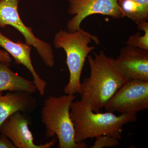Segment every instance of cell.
<instances>
[{"instance_id": "1", "label": "cell", "mask_w": 148, "mask_h": 148, "mask_svg": "<svg viewBox=\"0 0 148 148\" xmlns=\"http://www.w3.org/2000/svg\"><path fill=\"white\" fill-rule=\"evenodd\" d=\"M88 56L90 75L81 83V100L95 112H100L113 95L128 80L115 62L103 51Z\"/></svg>"}, {"instance_id": "2", "label": "cell", "mask_w": 148, "mask_h": 148, "mask_svg": "<svg viewBox=\"0 0 148 148\" xmlns=\"http://www.w3.org/2000/svg\"><path fill=\"white\" fill-rule=\"evenodd\" d=\"M70 116L73 124L75 141L79 143L89 138L108 135L120 140L125 125L137 120V114L114 113H96L81 99L73 102L70 107Z\"/></svg>"}, {"instance_id": "3", "label": "cell", "mask_w": 148, "mask_h": 148, "mask_svg": "<svg viewBox=\"0 0 148 148\" xmlns=\"http://www.w3.org/2000/svg\"><path fill=\"white\" fill-rule=\"evenodd\" d=\"M92 40L96 44L100 43L98 37L82 29L73 33L61 29L54 36L53 45L56 48L65 51L70 73L69 82L64 88L65 94H79L81 77L86 59L95 49L94 47L88 46Z\"/></svg>"}, {"instance_id": "4", "label": "cell", "mask_w": 148, "mask_h": 148, "mask_svg": "<svg viewBox=\"0 0 148 148\" xmlns=\"http://www.w3.org/2000/svg\"><path fill=\"white\" fill-rule=\"evenodd\" d=\"M77 95L66 94L49 96L41 111L42 121L45 127L46 138L57 136L59 148H87L84 142L76 143L74 125L70 116L71 104Z\"/></svg>"}, {"instance_id": "5", "label": "cell", "mask_w": 148, "mask_h": 148, "mask_svg": "<svg viewBox=\"0 0 148 148\" xmlns=\"http://www.w3.org/2000/svg\"><path fill=\"white\" fill-rule=\"evenodd\" d=\"M18 3L19 0H0V29L11 26L17 29L26 43L36 49L46 66L52 68L55 61L51 45L36 37L32 28L23 23L18 13Z\"/></svg>"}, {"instance_id": "6", "label": "cell", "mask_w": 148, "mask_h": 148, "mask_svg": "<svg viewBox=\"0 0 148 148\" xmlns=\"http://www.w3.org/2000/svg\"><path fill=\"white\" fill-rule=\"evenodd\" d=\"M107 112L137 114L148 108V82L129 79L106 104Z\"/></svg>"}, {"instance_id": "7", "label": "cell", "mask_w": 148, "mask_h": 148, "mask_svg": "<svg viewBox=\"0 0 148 148\" xmlns=\"http://www.w3.org/2000/svg\"><path fill=\"white\" fill-rule=\"evenodd\" d=\"M68 13L74 17L67 22L68 32L73 33L81 29V24L90 15L100 14L116 19L124 18L118 0H69Z\"/></svg>"}, {"instance_id": "8", "label": "cell", "mask_w": 148, "mask_h": 148, "mask_svg": "<svg viewBox=\"0 0 148 148\" xmlns=\"http://www.w3.org/2000/svg\"><path fill=\"white\" fill-rule=\"evenodd\" d=\"M32 123L29 114L17 111L11 115L0 126V133L12 142L16 148H50L56 143L53 138L50 142L37 145L29 126Z\"/></svg>"}, {"instance_id": "9", "label": "cell", "mask_w": 148, "mask_h": 148, "mask_svg": "<svg viewBox=\"0 0 148 148\" xmlns=\"http://www.w3.org/2000/svg\"><path fill=\"white\" fill-rule=\"evenodd\" d=\"M115 62L128 79L148 82V50L126 45Z\"/></svg>"}, {"instance_id": "10", "label": "cell", "mask_w": 148, "mask_h": 148, "mask_svg": "<svg viewBox=\"0 0 148 148\" xmlns=\"http://www.w3.org/2000/svg\"><path fill=\"white\" fill-rule=\"evenodd\" d=\"M0 47L13 57L15 64L23 65L29 70L33 76L37 90L41 95H44L47 84L38 75L32 64V46L19 40L15 42L0 32Z\"/></svg>"}, {"instance_id": "11", "label": "cell", "mask_w": 148, "mask_h": 148, "mask_svg": "<svg viewBox=\"0 0 148 148\" xmlns=\"http://www.w3.org/2000/svg\"><path fill=\"white\" fill-rule=\"evenodd\" d=\"M32 94L27 91H9L3 95V92H0V126L7 118L17 111L28 114L34 112L38 103Z\"/></svg>"}, {"instance_id": "12", "label": "cell", "mask_w": 148, "mask_h": 148, "mask_svg": "<svg viewBox=\"0 0 148 148\" xmlns=\"http://www.w3.org/2000/svg\"><path fill=\"white\" fill-rule=\"evenodd\" d=\"M10 66L0 64V92L27 91L34 93L37 90L33 82L12 71Z\"/></svg>"}, {"instance_id": "13", "label": "cell", "mask_w": 148, "mask_h": 148, "mask_svg": "<svg viewBox=\"0 0 148 148\" xmlns=\"http://www.w3.org/2000/svg\"><path fill=\"white\" fill-rule=\"evenodd\" d=\"M125 16L137 23L148 21V0H118Z\"/></svg>"}, {"instance_id": "14", "label": "cell", "mask_w": 148, "mask_h": 148, "mask_svg": "<svg viewBox=\"0 0 148 148\" xmlns=\"http://www.w3.org/2000/svg\"><path fill=\"white\" fill-rule=\"evenodd\" d=\"M140 31L145 34L141 36L138 32L130 36L126 42L127 45L148 50V23L147 21H140L136 23Z\"/></svg>"}, {"instance_id": "15", "label": "cell", "mask_w": 148, "mask_h": 148, "mask_svg": "<svg viewBox=\"0 0 148 148\" xmlns=\"http://www.w3.org/2000/svg\"><path fill=\"white\" fill-rule=\"evenodd\" d=\"M95 138L96 140L94 145L90 147V148L113 147L119 145L120 144L119 140L112 136L100 135Z\"/></svg>"}, {"instance_id": "16", "label": "cell", "mask_w": 148, "mask_h": 148, "mask_svg": "<svg viewBox=\"0 0 148 148\" xmlns=\"http://www.w3.org/2000/svg\"><path fill=\"white\" fill-rule=\"evenodd\" d=\"M0 148H16L12 142L3 134H0Z\"/></svg>"}, {"instance_id": "17", "label": "cell", "mask_w": 148, "mask_h": 148, "mask_svg": "<svg viewBox=\"0 0 148 148\" xmlns=\"http://www.w3.org/2000/svg\"><path fill=\"white\" fill-rule=\"evenodd\" d=\"M12 58L10 55L4 50L0 49V64L11 66Z\"/></svg>"}]
</instances>
